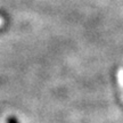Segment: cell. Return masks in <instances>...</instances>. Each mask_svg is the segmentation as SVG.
<instances>
[{
  "label": "cell",
  "instance_id": "obj_1",
  "mask_svg": "<svg viewBox=\"0 0 123 123\" xmlns=\"http://www.w3.org/2000/svg\"><path fill=\"white\" fill-rule=\"evenodd\" d=\"M117 82H119L121 96H122V100H123V68L119 70V72H117Z\"/></svg>",
  "mask_w": 123,
  "mask_h": 123
},
{
  "label": "cell",
  "instance_id": "obj_2",
  "mask_svg": "<svg viewBox=\"0 0 123 123\" xmlns=\"http://www.w3.org/2000/svg\"><path fill=\"white\" fill-rule=\"evenodd\" d=\"M8 123H16V121L13 117H10V119H8Z\"/></svg>",
  "mask_w": 123,
  "mask_h": 123
},
{
  "label": "cell",
  "instance_id": "obj_3",
  "mask_svg": "<svg viewBox=\"0 0 123 123\" xmlns=\"http://www.w3.org/2000/svg\"><path fill=\"white\" fill-rule=\"evenodd\" d=\"M4 22H5V21H4V18H2L1 16H0V26H1V25L4 24Z\"/></svg>",
  "mask_w": 123,
  "mask_h": 123
}]
</instances>
